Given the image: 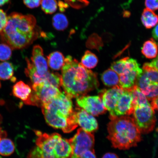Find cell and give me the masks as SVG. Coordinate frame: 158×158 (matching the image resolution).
I'll return each mask as SVG.
<instances>
[{"instance_id":"1","label":"cell","mask_w":158,"mask_h":158,"mask_svg":"<svg viewBox=\"0 0 158 158\" xmlns=\"http://www.w3.org/2000/svg\"><path fill=\"white\" fill-rule=\"evenodd\" d=\"M0 33L2 42L13 49L25 48L40 35H45L37 25L34 16L17 12L7 16V24Z\"/></svg>"},{"instance_id":"2","label":"cell","mask_w":158,"mask_h":158,"mask_svg":"<svg viewBox=\"0 0 158 158\" xmlns=\"http://www.w3.org/2000/svg\"><path fill=\"white\" fill-rule=\"evenodd\" d=\"M62 69L61 86L69 98L86 95L98 88L96 74L85 68L72 56H67L65 59Z\"/></svg>"},{"instance_id":"3","label":"cell","mask_w":158,"mask_h":158,"mask_svg":"<svg viewBox=\"0 0 158 158\" xmlns=\"http://www.w3.org/2000/svg\"><path fill=\"white\" fill-rule=\"evenodd\" d=\"M47 123L65 133L72 132L78 127L72 99L61 92L41 106Z\"/></svg>"},{"instance_id":"4","label":"cell","mask_w":158,"mask_h":158,"mask_svg":"<svg viewBox=\"0 0 158 158\" xmlns=\"http://www.w3.org/2000/svg\"><path fill=\"white\" fill-rule=\"evenodd\" d=\"M110 118L107 138L113 147L126 150L137 146L141 141V133L133 118L128 115Z\"/></svg>"},{"instance_id":"5","label":"cell","mask_w":158,"mask_h":158,"mask_svg":"<svg viewBox=\"0 0 158 158\" xmlns=\"http://www.w3.org/2000/svg\"><path fill=\"white\" fill-rule=\"evenodd\" d=\"M37 136L35 147L30 152L27 158H69L72 148L69 139L60 134L43 133L35 130Z\"/></svg>"},{"instance_id":"6","label":"cell","mask_w":158,"mask_h":158,"mask_svg":"<svg viewBox=\"0 0 158 158\" xmlns=\"http://www.w3.org/2000/svg\"><path fill=\"white\" fill-rule=\"evenodd\" d=\"M132 114L134 121L141 133L148 134L153 131L156 118L155 110L150 103L135 106Z\"/></svg>"},{"instance_id":"7","label":"cell","mask_w":158,"mask_h":158,"mask_svg":"<svg viewBox=\"0 0 158 158\" xmlns=\"http://www.w3.org/2000/svg\"><path fill=\"white\" fill-rule=\"evenodd\" d=\"M61 92L60 88L46 83L33 84L32 93L29 105L41 107Z\"/></svg>"},{"instance_id":"8","label":"cell","mask_w":158,"mask_h":158,"mask_svg":"<svg viewBox=\"0 0 158 158\" xmlns=\"http://www.w3.org/2000/svg\"><path fill=\"white\" fill-rule=\"evenodd\" d=\"M69 140L72 148V153L69 158H80L85 152L94 149L93 134L81 128L78 130L74 137Z\"/></svg>"},{"instance_id":"9","label":"cell","mask_w":158,"mask_h":158,"mask_svg":"<svg viewBox=\"0 0 158 158\" xmlns=\"http://www.w3.org/2000/svg\"><path fill=\"white\" fill-rule=\"evenodd\" d=\"M143 72L137 61L128 57L123 72L119 75V86L126 89L133 87Z\"/></svg>"},{"instance_id":"10","label":"cell","mask_w":158,"mask_h":158,"mask_svg":"<svg viewBox=\"0 0 158 158\" xmlns=\"http://www.w3.org/2000/svg\"><path fill=\"white\" fill-rule=\"evenodd\" d=\"M77 104L94 116L103 114L106 111L100 97L98 96H83L76 98Z\"/></svg>"},{"instance_id":"11","label":"cell","mask_w":158,"mask_h":158,"mask_svg":"<svg viewBox=\"0 0 158 158\" xmlns=\"http://www.w3.org/2000/svg\"><path fill=\"white\" fill-rule=\"evenodd\" d=\"M124 89L119 85L112 87L108 90H102L100 93L104 107L108 110L110 116H113L114 108L120 96L123 92Z\"/></svg>"},{"instance_id":"12","label":"cell","mask_w":158,"mask_h":158,"mask_svg":"<svg viewBox=\"0 0 158 158\" xmlns=\"http://www.w3.org/2000/svg\"><path fill=\"white\" fill-rule=\"evenodd\" d=\"M74 112L77 123L82 129L90 133L98 130V122L94 116L80 108H76Z\"/></svg>"},{"instance_id":"13","label":"cell","mask_w":158,"mask_h":158,"mask_svg":"<svg viewBox=\"0 0 158 158\" xmlns=\"http://www.w3.org/2000/svg\"><path fill=\"white\" fill-rule=\"evenodd\" d=\"M133 100L129 91L124 89V90L118 101L114 110L113 116H129L133 114L134 108Z\"/></svg>"},{"instance_id":"14","label":"cell","mask_w":158,"mask_h":158,"mask_svg":"<svg viewBox=\"0 0 158 158\" xmlns=\"http://www.w3.org/2000/svg\"><path fill=\"white\" fill-rule=\"evenodd\" d=\"M136 85L148 101L158 97V83L152 82L143 72L138 77Z\"/></svg>"},{"instance_id":"15","label":"cell","mask_w":158,"mask_h":158,"mask_svg":"<svg viewBox=\"0 0 158 158\" xmlns=\"http://www.w3.org/2000/svg\"><path fill=\"white\" fill-rule=\"evenodd\" d=\"M31 60L39 74L43 75L48 72V63L44 56L43 49L39 45L33 47Z\"/></svg>"},{"instance_id":"16","label":"cell","mask_w":158,"mask_h":158,"mask_svg":"<svg viewBox=\"0 0 158 158\" xmlns=\"http://www.w3.org/2000/svg\"><path fill=\"white\" fill-rule=\"evenodd\" d=\"M12 92L15 97L22 100L26 104L29 105L32 93V89L28 85L19 81L13 86Z\"/></svg>"},{"instance_id":"17","label":"cell","mask_w":158,"mask_h":158,"mask_svg":"<svg viewBox=\"0 0 158 158\" xmlns=\"http://www.w3.org/2000/svg\"><path fill=\"white\" fill-rule=\"evenodd\" d=\"M27 68L25 69V73L31 79L33 84L44 82L48 83L50 72H48L43 75H40L37 73L33 64L28 58H26Z\"/></svg>"},{"instance_id":"18","label":"cell","mask_w":158,"mask_h":158,"mask_svg":"<svg viewBox=\"0 0 158 158\" xmlns=\"http://www.w3.org/2000/svg\"><path fill=\"white\" fill-rule=\"evenodd\" d=\"M48 65L52 70H59L62 68L64 63V55L59 51H55L47 56Z\"/></svg>"},{"instance_id":"19","label":"cell","mask_w":158,"mask_h":158,"mask_svg":"<svg viewBox=\"0 0 158 158\" xmlns=\"http://www.w3.org/2000/svg\"><path fill=\"white\" fill-rule=\"evenodd\" d=\"M141 20L146 28L151 29L157 24L158 16L154 11L146 8L142 13Z\"/></svg>"},{"instance_id":"20","label":"cell","mask_w":158,"mask_h":158,"mask_svg":"<svg viewBox=\"0 0 158 158\" xmlns=\"http://www.w3.org/2000/svg\"><path fill=\"white\" fill-rule=\"evenodd\" d=\"M102 80L104 84L108 87L119 85V76L111 69L106 70L102 75Z\"/></svg>"},{"instance_id":"21","label":"cell","mask_w":158,"mask_h":158,"mask_svg":"<svg viewBox=\"0 0 158 158\" xmlns=\"http://www.w3.org/2000/svg\"><path fill=\"white\" fill-rule=\"evenodd\" d=\"M141 52L148 59L155 58L157 56V45L153 39H151L144 43Z\"/></svg>"},{"instance_id":"22","label":"cell","mask_w":158,"mask_h":158,"mask_svg":"<svg viewBox=\"0 0 158 158\" xmlns=\"http://www.w3.org/2000/svg\"><path fill=\"white\" fill-rule=\"evenodd\" d=\"M15 147L11 139L5 138L0 139V155L9 156L14 153Z\"/></svg>"},{"instance_id":"23","label":"cell","mask_w":158,"mask_h":158,"mask_svg":"<svg viewBox=\"0 0 158 158\" xmlns=\"http://www.w3.org/2000/svg\"><path fill=\"white\" fill-rule=\"evenodd\" d=\"M98 63V59L96 55L90 51H87L82 57L81 64L86 68L92 69L94 68Z\"/></svg>"},{"instance_id":"24","label":"cell","mask_w":158,"mask_h":158,"mask_svg":"<svg viewBox=\"0 0 158 158\" xmlns=\"http://www.w3.org/2000/svg\"><path fill=\"white\" fill-rule=\"evenodd\" d=\"M14 68L12 64L7 62L0 63V79L6 80L12 78Z\"/></svg>"},{"instance_id":"25","label":"cell","mask_w":158,"mask_h":158,"mask_svg":"<svg viewBox=\"0 0 158 158\" xmlns=\"http://www.w3.org/2000/svg\"><path fill=\"white\" fill-rule=\"evenodd\" d=\"M52 25L55 29L64 31L68 27L69 22L67 17L62 13H57L52 18Z\"/></svg>"},{"instance_id":"26","label":"cell","mask_w":158,"mask_h":158,"mask_svg":"<svg viewBox=\"0 0 158 158\" xmlns=\"http://www.w3.org/2000/svg\"><path fill=\"white\" fill-rule=\"evenodd\" d=\"M41 9L47 15L54 13L58 9V3L56 0H42Z\"/></svg>"},{"instance_id":"27","label":"cell","mask_w":158,"mask_h":158,"mask_svg":"<svg viewBox=\"0 0 158 158\" xmlns=\"http://www.w3.org/2000/svg\"><path fill=\"white\" fill-rule=\"evenodd\" d=\"M143 69V72L152 82L158 83V69L153 68L148 63L144 64Z\"/></svg>"},{"instance_id":"28","label":"cell","mask_w":158,"mask_h":158,"mask_svg":"<svg viewBox=\"0 0 158 158\" xmlns=\"http://www.w3.org/2000/svg\"><path fill=\"white\" fill-rule=\"evenodd\" d=\"M11 55L12 48L9 45L4 43L0 44V60H9Z\"/></svg>"},{"instance_id":"29","label":"cell","mask_w":158,"mask_h":158,"mask_svg":"<svg viewBox=\"0 0 158 158\" xmlns=\"http://www.w3.org/2000/svg\"><path fill=\"white\" fill-rule=\"evenodd\" d=\"M64 2L73 8L80 9L88 6L89 2L88 0H64Z\"/></svg>"},{"instance_id":"30","label":"cell","mask_w":158,"mask_h":158,"mask_svg":"<svg viewBox=\"0 0 158 158\" xmlns=\"http://www.w3.org/2000/svg\"><path fill=\"white\" fill-rule=\"evenodd\" d=\"M127 58V57H126L114 62L112 64L111 69L117 73L118 76L123 73Z\"/></svg>"},{"instance_id":"31","label":"cell","mask_w":158,"mask_h":158,"mask_svg":"<svg viewBox=\"0 0 158 158\" xmlns=\"http://www.w3.org/2000/svg\"><path fill=\"white\" fill-rule=\"evenodd\" d=\"M42 0H23V3L27 7L32 9L39 6Z\"/></svg>"},{"instance_id":"32","label":"cell","mask_w":158,"mask_h":158,"mask_svg":"<svg viewBox=\"0 0 158 158\" xmlns=\"http://www.w3.org/2000/svg\"><path fill=\"white\" fill-rule=\"evenodd\" d=\"M7 22V16L3 10L0 9V33L4 29Z\"/></svg>"},{"instance_id":"33","label":"cell","mask_w":158,"mask_h":158,"mask_svg":"<svg viewBox=\"0 0 158 158\" xmlns=\"http://www.w3.org/2000/svg\"><path fill=\"white\" fill-rule=\"evenodd\" d=\"M146 8L155 11L158 9V0H145Z\"/></svg>"},{"instance_id":"34","label":"cell","mask_w":158,"mask_h":158,"mask_svg":"<svg viewBox=\"0 0 158 158\" xmlns=\"http://www.w3.org/2000/svg\"><path fill=\"white\" fill-rule=\"evenodd\" d=\"M80 158H96L94 149L85 152L81 155Z\"/></svg>"},{"instance_id":"35","label":"cell","mask_w":158,"mask_h":158,"mask_svg":"<svg viewBox=\"0 0 158 158\" xmlns=\"http://www.w3.org/2000/svg\"><path fill=\"white\" fill-rule=\"evenodd\" d=\"M58 6L61 11H64L65 9H67L69 6L66 3H64L62 1H59L58 3Z\"/></svg>"},{"instance_id":"36","label":"cell","mask_w":158,"mask_h":158,"mask_svg":"<svg viewBox=\"0 0 158 158\" xmlns=\"http://www.w3.org/2000/svg\"><path fill=\"white\" fill-rule=\"evenodd\" d=\"M151 105L154 110H157L158 108V97L153 99L151 101Z\"/></svg>"},{"instance_id":"37","label":"cell","mask_w":158,"mask_h":158,"mask_svg":"<svg viewBox=\"0 0 158 158\" xmlns=\"http://www.w3.org/2000/svg\"><path fill=\"white\" fill-rule=\"evenodd\" d=\"M102 158H119L115 154L107 153L105 154Z\"/></svg>"},{"instance_id":"38","label":"cell","mask_w":158,"mask_h":158,"mask_svg":"<svg viewBox=\"0 0 158 158\" xmlns=\"http://www.w3.org/2000/svg\"><path fill=\"white\" fill-rule=\"evenodd\" d=\"M158 58L157 56L151 63H150L149 64L153 68L158 69Z\"/></svg>"},{"instance_id":"39","label":"cell","mask_w":158,"mask_h":158,"mask_svg":"<svg viewBox=\"0 0 158 158\" xmlns=\"http://www.w3.org/2000/svg\"><path fill=\"white\" fill-rule=\"evenodd\" d=\"M158 27L157 24L156 26L152 31V35L153 38L156 40H158Z\"/></svg>"},{"instance_id":"40","label":"cell","mask_w":158,"mask_h":158,"mask_svg":"<svg viewBox=\"0 0 158 158\" xmlns=\"http://www.w3.org/2000/svg\"><path fill=\"white\" fill-rule=\"evenodd\" d=\"M7 134L6 132L4 131L2 128L0 127V139L2 138H5L6 137Z\"/></svg>"},{"instance_id":"41","label":"cell","mask_w":158,"mask_h":158,"mask_svg":"<svg viewBox=\"0 0 158 158\" xmlns=\"http://www.w3.org/2000/svg\"><path fill=\"white\" fill-rule=\"evenodd\" d=\"M10 0H0V6L6 4L9 2Z\"/></svg>"},{"instance_id":"42","label":"cell","mask_w":158,"mask_h":158,"mask_svg":"<svg viewBox=\"0 0 158 158\" xmlns=\"http://www.w3.org/2000/svg\"><path fill=\"white\" fill-rule=\"evenodd\" d=\"M2 121V117L1 116V114H0V123H1Z\"/></svg>"},{"instance_id":"43","label":"cell","mask_w":158,"mask_h":158,"mask_svg":"<svg viewBox=\"0 0 158 158\" xmlns=\"http://www.w3.org/2000/svg\"><path fill=\"white\" fill-rule=\"evenodd\" d=\"M1 82H0V88H1Z\"/></svg>"},{"instance_id":"44","label":"cell","mask_w":158,"mask_h":158,"mask_svg":"<svg viewBox=\"0 0 158 158\" xmlns=\"http://www.w3.org/2000/svg\"><path fill=\"white\" fill-rule=\"evenodd\" d=\"M0 158H2L1 157H0Z\"/></svg>"}]
</instances>
